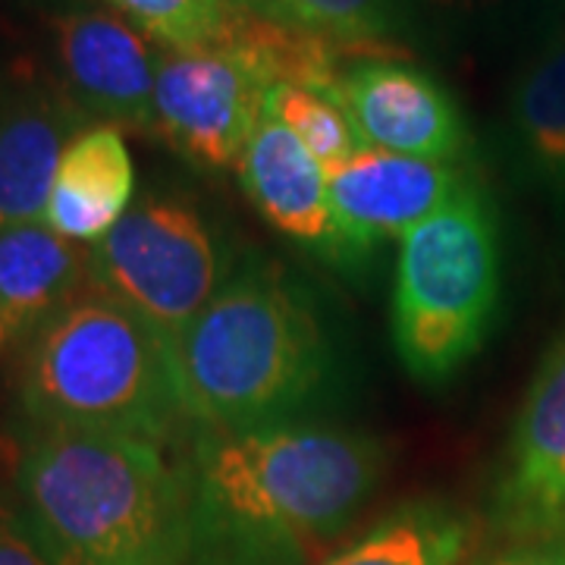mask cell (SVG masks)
Wrapping results in <instances>:
<instances>
[{
    "label": "cell",
    "mask_w": 565,
    "mask_h": 565,
    "mask_svg": "<svg viewBox=\"0 0 565 565\" xmlns=\"http://www.w3.org/2000/svg\"><path fill=\"white\" fill-rule=\"evenodd\" d=\"M381 440L282 422L192 434V565H305L330 546L381 484Z\"/></svg>",
    "instance_id": "obj_1"
},
{
    "label": "cell",
    "mask_w": 565,
    "mask_h": 565,
    "mask_svg": "<svg viewBox=\"0 0 565 565\" xmlns=\"http://www.w3.org/2000/svg\"><path fill=\"white\" fill-rule=\"evenodd\" d=\"M0 565H57L17 490H0Z\"/></svg>",
    "instance_id": "obj_21"
},
{
    "label": "cell",
    "mask_w": 565,
    "mask_h": 565,
    "mask_svg": "<svg viewBox=\"0 0 565 565\" xmlns=\"http://www.w3.org/2000/svg\"><path fill=\"white\" fill-rule=\"evenodd\" d=\"M468 531L444 505L412 503L323 565H456Z\"/></svg>",
    "instance_id": "obj_17"
},
{
    "label": "cell",
    "mask_w": 565,
    "mask_h": 565,
    "mask_svg": "<svg viewBox=\"0 0 565 565\" xmlns=\"http://www.w3.org/2000/svg\"><path fill=\"white\" fill-rule=\"evenodd\" d=\"M264 17L318 32L323 39L386 47L405 29V0H262Z\"/></svg>",
    "instance_id": "obj_18"
},
{
    "label": "cell",
    "mask_w": 565,
    "mask_h": 565,
    "mask_svg": "<svg viewBox=\"0 0 565 565\" xmlns=\"http://www.w3.org/2000/svg\"><path fill=\"white\" fill-rule=\"evenodd\" d=\"M484 565H565V534H550L534 544L515 546Z\"/></svg>",
    "instance_id": "obj_22"
},
{
    "label": "cell",
    "mask_w": 565,
    "mask_h": 565,
    "mask_svg": "<svg viewBox=\"0 0 565 565\" xmlns=\"http://www.w3.org/2000/svg\"><path fill=\"white\" fill-rule=\"evenodd\" d=\"M141 35L167 51L204 47L221 39L233 0H107Z\"/></svg>",
    "instance_id": "obj_20"
},
{
    "label": "cell",
    "mask_w": 565,
    "mask_h": 565,
    "mask_svg": "<svg viewBox=\"0 0 565 565\" xmlns=\"http://www.w3.org/2000/svg\"><path fill=\"white\" fill-rule=\"evenodd\" d=\"M236 170L245 195L282 236L323 258H349L333 221L327 173L280 120L264 114Z\"/></svg>",
    "instance_id": "obj_13"
},
{
    "label": "cell",
    "mask_w": 565,
    "mask_h": 565,
    "mask_svg": "<svg viewBox=\"0 0 565 565\" xmlns=\"http://www.w3.org/2000/svg\"><path fill=\"white\" fill-rule=\"evenodd\" d=\"M267 79L226 44L158 47L154 136L207 170L239 167L264 117Z\"/></svg>",
    "instance_id": "obj_7"
},
{
    "label": "cell",
    "mask_w": 565,
    "mask_h": 565,
    "mask_svg": "<svg viewBox=\"0 0 565 565\" xmlns=\"http://www.w3.org/2000/svg\"><path fill=\"white\" fill-rule=\"evenodd\" d=\"M136 167L117 126H88L63 151L44 223L73 243H98L132 207Z\"/></svg>",
    "instance_id": "obj_15"
},
{
    "label": "cell",
    "mask_w": 565,
    "mask_h": 565,
    "mask_svg": "<svg viewBox=\"0 0 565 565\" xmlns=\"http://www.w3.org/2000/svg\"><path fill=\"white\" fill-rule=\"evenodd\" d=\"M509 126L531 180L565 204V29L515 82Z\"/></svg>",
    "instance_id": "obj_16"
},
{
    "label": "cell",
    "mask_w": 565,
    "mask_h": 565,
    "mask_svg": "<svg viewBox=\"0 0 565 565\" xmlns=\"http://www.w3.org/2000/svg\"><path fill=\"white\" fill-rule=\"evenodd\" d=\"M195 430L239 434L292 422L327 381V340L302 289L277 270L226 280L173 343Z\"/></svg>",
    "instance_id": "obj_4"
},
{
    "label": "cell",
    "mask_w": 565,
    "mask_h": 565,
    "mask_svg": "<svg viewBox=\"0 0 565 565\" xmlns=\"http://www.w3.org/2000/svg\"><path fill=\"white\" fill-rule=\"evenodd\" d=\"M333 102L359 132L364 148L459 163L468 129L440 82L405 61H367L352 66Z\"/></svg>",
    "instance_id": "obj_9"
},
{
    "label": "cell",
    "mask_w": 565,
    "mask_h": 565,
    "mask_svg": "<svg viewBox=\"0 0 565 565\" xmlns=\"http://www.w3.org/2000/svg\"><path fill=\"white\" fill-rule=\"evenodd\" d=\"M13 393L20 424L35 427L114 434L167 449H180L192 427L173 343L95 286L22 345Z\"/></svg>",
    "instance_id": "obj_3"
},
{
    "label": "cell",
    "mask_w": 565,
    "mask_h": 565,
    "mask_svg": "<svg viewBox=\"0 0 565 565\" xmlns=\"http://www.w3.org/2000/svg\"><path fill=\"white\" fill-rule=\"evenodd\" d=\"M440 3H449V0H440Z\"/></svg>",
    "instance_id": "obj_24"
},
{
    "label": "cell",
    "mask_w": 565,
    "mask_h": 565,
    "mask_svg": "<svg viewBox=\"0 0 565 565\" xmlns=\"http://www.w3.org/2000/svg\"><path fill=\"white\" fill-rule=\"evenodd\" d=\"M500 512L515 531L565 527V330L546 349L512 427Z\"/></svg>",
    "instance_id": "obj_12"
},
{
    "label": "cell",
    "mask_w": 565,
    "mask_h": 565,
    "mask_svg": "<svg viewBox=\"0 0 565 565\" xmlns=\"http://www.w3.org/2000/svg\"><path fill=\"white\" fill-rule=\"evenodd\" d=\"M226 252L202 211L145 195L88 245V286L107 292L177 343L226 286Z\"/></svg>",
    "instance_id": "obj_6"
},
{
    "label": "cell",
    "mask_w": 565,
    "mask_h": 565,
    "mask_svg": "<svg viewBox=\"0 0 565 565\" xmlns=\"http://www.w3.org/2000/svg\"><path fill=\"white\" fill-rule=\"evenodd\" d=\"M233 3H239V7H248V10H255V7H258L262 0H233Z\"/></svg>",
    "instance_id": "obj_23"
},
{
    "label": "cell",
    "mask_w": 565,
    "mask_h": 565,
    "mask_svg": "<svg viewBox=\"0 0 565 565\" xmlns=\"http://www.w3.org/2000/svg\"><path fill=\"white\" fill-rule=\"evenodd\" d=\"M88 286V248L44 221L0 226V355L22 349Z\"/></svg>",
    "instance_id": "obj_14"
},
{
    "label": "cell",
    "mask_w": 565,
    "mask_h": 565,
    "mask_svg": "<svg viewBox=\"0 0 565 565\" xmlns=\"http://www.w3.org/2000/svg\"><path fill=\"white\" fill-rule=\"evenodd\" d=\"M500 305V233L484 189L471 182L408 230L393 282V343L405 371L444 384L471 362Z\"/></svg>",
    "instance_id": "obj_5"
},
{
    "label": "cell",
    "mask_w": 565,
    "mask_h": 565,
    "mask_svg": "<svg viewBox=\"0 0 565 565\" xmlns=\"http://www.w3.org/2000/svg\"><path fill=\"white\" fill-rule=\"evenodd\" d=\"M13 490L57 565H192L189 468L167 446L20 424Z\"/></svg>",
    "instance_id": "obj_2"
},
{
    "label": "cell",
    "mask_w": 565,
    "mask_h": 565,
    "mask_svg": "<svg viewBox=\"0 0 565 565\" xmlns=\"http://www.w3.org/2000/svg\"><path fill=\"white\" fill-rule=\"evenodd\" d=\"M88 126L51 73L13 66L0 79V226L44 221L63 151Z\"/></svg>",
    "instance_id": "obj_11"
},
{
    "label": "cell",
    "mask_w": 565,
    "mask_h": 565,
    "mask_svg": "<svg viewBox=\"0 0 565 565\" xmlns=\"http://www.w3.org/2000/svg\"><path fill=\"white\" fill-rule=\"evenodd\" d=\"M264 114L280 120L302 141L327 177L364 151L362 139L352 129L343 107L321 92H311L302 85H270L264 98Z\"/></svg>",
    "instance_id": "obj_19"
},
{
    "label": "cell",
    "mask_w": 565,
    "mask_h": 565,
    "mask_svg": "<svg viewBox=\"0 0 565 565\" xmlns=\"http://www.w3.org/2000/svg\"><path fill=\"white\" fill-rule=\"evenodd\" d=\"M51 76L92 122L154 136L158 47L110 7H76L51 20Z\"/></svg>",
    "instance_id": "obj_8"
},
{
    "label": "cell",
    "mask_w": 565,
    "mask_h": 565,
    "mask_svg": "<svg viewBox=\"0 0 565 565\" xmlns=\"http://www.w3.org/2000/svg\"><path fill=\"white\" fill-rule=\"evenodd\" d=\"M471 182L459 163L422 161L374 148H364L327 177L333 221L349 258L371 255L374 245L386 239H403Z\"/></svg>",
    "instance_id": "obj_10"
}]
</instances>
